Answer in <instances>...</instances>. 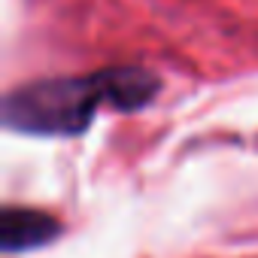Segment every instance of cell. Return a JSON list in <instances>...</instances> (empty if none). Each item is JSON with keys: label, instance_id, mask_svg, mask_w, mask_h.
<instances>
[{"label": "cell", "instance_id": "obj_1", "mask_svg": "<svg viewBox=\"0 0 258 258\" xmlns=\"http://www.w3.org/2000/svg\"><path fill=\"white\" fill-rule=\"evenodd\" d=\"M161 94V76L140 64H118L79 76H43L7 91L0 115L7 131L28 137H79L100 109L137 112Z\"/></svg>", "mask_w": 258, "mask_h": 258}, {"label": "cell", "instance_id": "obj_2", "mask_svg": "<svg viewBox=\"0 0 258 258\" xmlns=\"http://www.w3.org/2000/svg\"><path fill=\"white\" fill-rule=\"evenodd\" d=\"M61 234H64L61 219L46 210L7 204L4 213H0V252L4 255L37 252V249L61 240Z\"/></svg>", "mask_w": 258, "mask_h": 258}]
</instances>
